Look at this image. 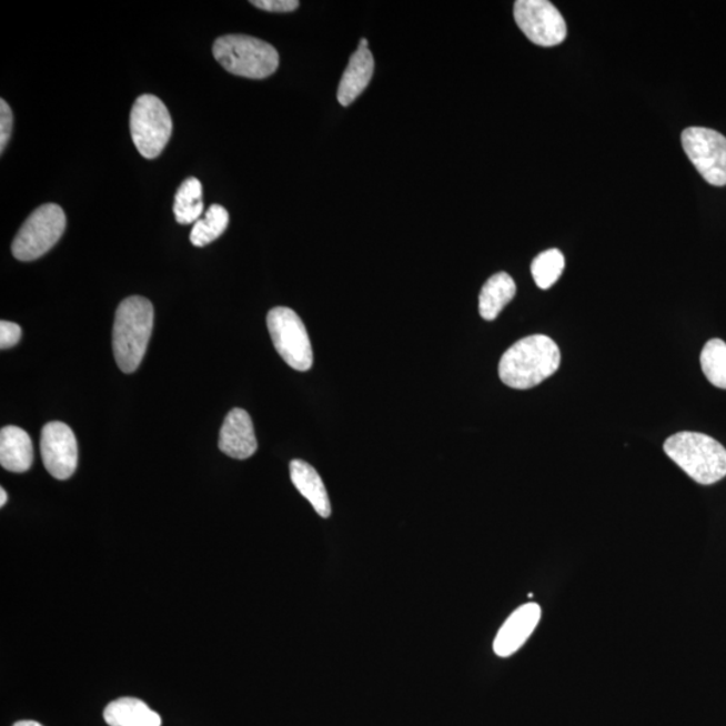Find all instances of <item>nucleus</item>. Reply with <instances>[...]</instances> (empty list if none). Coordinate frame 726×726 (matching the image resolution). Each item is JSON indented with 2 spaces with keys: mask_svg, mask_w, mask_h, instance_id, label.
Returning a JSON list of instances; mask_svg holds the SVG:
<instances>
[{
  "mask_svg": "<svg viewBox=\"0 0 726 726\" xmlns=\"http://www.w3.org/2000/svg\"><path fill=\"white\" fill-rule=\"evenodd\" d=\"M559 363L562 353L549 336H526L502 355L500 379L513 390H532L552 377L558 371Z\"/></svg>",
  "mask_w": 726,
  "mask_h": 726,
  "instance_id": "f257e3e1",
  "label": "nucleus"
},
{
  "mask_svg": "<svg viewBox=\"0 0 726 726\" xmlns=\"http://www.w3.org/2000/svg\"><path fill=\"white\" fill-rule=\"evenodd\" d=\"M154 329V307L149 299L130 296L120 303L113 324V354L121 372L138 371Z\"/></svg>",
  "mask_w": 726,
  "mask_h": 726,
  "instance_id": "f03ea898",
  "label": "nucleus"
},
{
  "mask_svg": "<svg viewBox=\"0 0 726 726\" xmlns=\"http://www.w3.org/2000/svg\"><path fill=\"white\" fill-rule=\"evenodd\" d=\"M664 450L677 466L699 484L708 486L726 476V450L704 433H675L667 438Z\"/></svg>",
  "mask_w": 726,
  "mask_h": 726,
  "instance_id": "7ed1b4c3",
  "label": "nucleus"
},
{
  "mask_svg": "<svg viewBox=\"0 0 726 726\" xmlns=\"http://www.w3.org/2000/svg\"><path fill=\"white\" fill-rule=\"evenodd\" d=\"M213 56L229 73L263 80L279 68V53L269 42L250 36H224L213 44Z\"/></svg>",
  "mask_w": 726,
  "mask_h": 726,
  "instance_id": "20e7f679",
  "label": "nucleus"
},
{
  "mask_svg": "<svg viewBox=\"0 0 726 726\" xmlns=\"http://www.w3.org/2000/svg\"><path fill=\"white\" fill-rule=\"evenodd\" d=\"M131 135L142 157L155 159L162 154L173 133L168 107L154 94H143L131 111Z\"/></svg>",
  "mask_w": 726,
  "mask_h": 726,
  "instance_id": "39448f33",
  "label": "nucleus"
},
{
  "mask_svg": "<svg viewBox=\"0 0 726 726\" xmlns=\"http://www.w3.org/2000/svg\"><path fill=\"white\" fill-rule=\"evenodd\" d=\"M67 228V215L56 203L34 210L12 242V254L21 261L43 256L60 241Z\"/></svg>",
  "mask_w": 726,
  "mask_h": 726,
  "instance_id": "423d86ee",
  "label": "nucleus"
},
{
  "mask_svg": "<svg viewBox=\"0 0 726 726\" xmlns=\"http://www.w3.org/2000/svg\"><path fill=\"white\" fill-rule=\"evenodd\" d=\"M273 346L286 365L298 372H307L314 363V353L307 329L294 310L272 309L266 316Z\"/></svg>",
  "mask_w": 726,
  "mask_h": 726,
  "instance_id": "0eeeda50",
  "label": "nucleus"
},
{
  "mask_svg": "<svg viewBox=\"0 0 726 726\" xmlns=\"http://www.w3.org/2000/svg\"><path fill=\"white\" fill-rule=\"evenodd\" d=\"M683 148L706 182L726 186V138L722 133L690 127L683 132Z\"/></svg>",
  "mask_w": 726,
  "mask_h": 726,
  "instance_id": "6e6552de",
  "label": "nucleus"
},
{
  "mask_svg": "<svg viewBox=\"0 0 726 726\" xmlns=\"http://www.w3.org/2000/svg\"><path fill=\"white\" fill-rule=\"evenodd\" d=\"M514 18L522 33L538 47H557L568 33L563 16L547 0H517Z\"/></svg>",
  "mask_w": 726,
  "mask_h": 726,
  "instance_id": "1a4fd4ad",
  "label": "nucleus"
},
{
  "mask_svg": "<svg viewBox=\"0 0 726 726\" xmlns=\"http://www.w3.org/2000/svg\"><path fill=\"white\" fill-rule=\"evenodd\" d=\"M41 456L44 468L59 481H67L79 464V445L74 432L65 423L53 422L43 426Z\"/></svg>",
  "mask_w": 726,
  "mask_h": 726,
  "instance_id": "9d476101",
  "label": "nucleus"
},
{
  "mask_svg": "<svg viewBox=\"0 0 726 726\" xmlns=\"http://www.w3.org/2000/svg\"><path fill=\"white\" fill-rule=\"evenodd\" d=\"M541 619V608L536 603L521 605L503 623L494 641V652L501 658L511 657L531 638Z\"/></svg>",
  "mask_w": 726,
  "mask_h": 726,
  "instance_id": "9b49d317",
  "label": "nucleus"
},
{
  "mask_svg": "<svg viewBox=\"0 0 726 726\" xmlns=\"http://www.w3.org/2000/svg\"><path fill=\"white\" fill-rule=\"evenodd\" d=\"M219 447L225 455L239 461L256 454L258 441L250 413L240 407L228 413L221 426Z\"/></svg>",
  "mask_w": 726,
  "mask_h": 726,
  "instance_id": "f8f14e48",
  "label": "nucleus"
},
{
  "mask_svg": "<svg viewBox=\"0 0 726 726\" xmlns=\"http://www.w3.org/2000/svg\"><path fill=\"white\" fill-rule=\"evenodd\" d=\"M374 73V59L371 50L359 48L350 57L349 65L343 73L340 87H337V101L341 105L349 107L360 98L371 82Z\"/></svg>",
  "mask_w": 726,
  "mask_h": 726,
  "instance_id": "ddd939ff",
  "label": "nucleus"
},
{
  "mask_svg": "<svg viewBox=\"0 0 726 726\" xmlns=\"http://www.w3.org/2000/svg\"><path fill=\"white\" fill-rule=\"evenodd\" d=\"M34 461V448L27 431L9 425L0 431V464L11 473H27Z\"/></svg>",
  "mask_w": 726,
  "mask_h": 726,
  "instance_id": "4468645a",
  "label": "nucleus"
},
{
  "mask_svg": "<svg viewBox=\"0 0 726 726\" xmlns=\"http://www.w3.org/2000/svg\"><path fill=\"white\" fill-rule=\"evenodd\" d=\"M290 475L298 492L311 503L314 511L322 518L331 517V503L327 490L317 471L307 462L295 458L290 464Z\"/></svg>",
  "mask_w": 726,
  "mask_h": 726,
  "instance_id": "2eb2a0df",
  "label": "nucleus"
},
{
  "mask_svg": "<svg viewBox=\"0 0 726 726\" xmlns=\"http://www.w3.org/2000/svg\"><path fill=\"white\" fill-rule=\"evenodd\" d=\"M517 294V285L506 272L496 273L484 283L480 295V314L484 321H495Z\"/></svg>",
  "mask_w": 726,
  "mask_h": 726,
  "instance_id": "dca6fc26",
  "label": "nucleus"
},
{
  "mask_svg": "<svg viewBox=\"0 0 726 726\" xmlns=\"http://www.w3.org/2000/svg\"><path fill=\"white\" fill-rule=\"evenodd\" d=\"M203 210L202 183L196 178H188L178 189L174 203L175 219L182 225L195 224Z\"/></svg>",
  "mask_w": 726,
  "mask_h": 726,
  "instance_id": "f3484780",
  "label": "nucleus"
},
{
  "mask_svg": "<svg viewBox=\"0 0 726 726\" xmlns=\"http://www.w3.org/2000/svg\"><path fill=\"white\" fill-rule=\"evenodd\" d=\"M229 225V213L221 205L209 208L205 219L199 220L191 231L190 240L194 246H206L224 234Z\"/></svg>",
  "mask_w": 726,
  "mask_h": 726,
  "instance_id": "a211bd4d",
  "label": "nucleus"
},
{
  "mask_svg": "<svg viewBox=\"0 0 726 726\" xmlns=\"http://www.w3.org/2000/svg\"><path fill=\"white\" fill-rule=\"evenodd\" d=\"M700 367L712 385L726 390V343L710 340L700 353Z\"/></svg>",
  "mask_w": 726,
  "mask_h": 726,
  "instance_id": "6ab92c4d",
  "label": "nucleus"
},
{
  "mask_svg": "<svg viewBox=\"0 0 726 726\" xmlns=\"http://www.w3.org/2000/svg\"><path fill=\"white\" fill-rule=\"evenodd\" d=\"M565 269L564 254L558 250H549L540 253L532 263V275L534 282L541 290H549L558 282Z\"/></svg>",
  "mask_w": 726,
  "mask_h": 726,
  "instance_id": "aec40b11",
  "label": "nucleus"
},
{
  "mask_svg": "<svg viewBox=\"0 0 726 726\" xmlns=\"http://www.w3.org/2000/svg\"><path fill=\"white\" fill-rule=\"evenodd\" d=\"M149 709V705L138 698H119L107 706L104 719L110 726H130Z\"/></svg>",
  "mask_w": 726,
  "mask_h": 726,
  "instance_id": "412c9836",
  "label": "nucleus"
},
{
  "mask_svg": "<svg viewBox=\"0 0 726 726\" xmlns=\"http://www.w3.org/2000/svg\"><path fill=\"white\" fill-rule=\"evenodd\" d=\"M12 124H14V118H12L11 108L2 99L0 100V152L2 154L11 138Z\"/></svg>",
  "mask_w": 726,
  "mask_h": 726,
  "instance_id": "4be33fe9",
  "label": "nucleus"
},
{
  "mask_svg": "<svg viewBox=\"0 0 726 726\" xmlns=\"http://www.w3.org/2000/svg\"><path fill=\"white\" fill-rule=\"evenodd\" d=\"M22 330L17 323L2 321L0 322V349H11L21 341Z\"/></svg>",
  "mask_w": 726,
  "mask_h": 726,
  "instance_id": "5701e85b",
  "label": "nucleus"
},
{
  "mask_svg": "<svg viewBox=\"0 0 726 726\" xmlns=\"http://www.w3.org/2000/svg\"><path fill=\"white\" fill-rule=\"evenodd\" d=\"M254 8L271 12H291L299 8L298 0H252Z\"/></svg>",
  "mask_w": 726,
  "mask_h": 726,
  "instance_id": "b1692460",
  "label": "nucleus"
},
{
  "mask_svg": "<svg viewBox=\"0 0 726 726\" xmlns=\"http://www.w3.org/2000/svg\"><path fill=\"white\" fill-rule=\"evenodd\" d=\"M161 725H162L161 716H159L157 712L149 709L148 712L143 713L142 716L135 719V722H133L130 726H161Z\"/></svg>",
  "mask_w": 726,
  "mask_h": 726,
  "instance_id": "393cba45",
  "label": "nucleus"
},
{
  "mask_svg": "<svg viewBox=\"0 0 726 726\" xmlns=\"http://www.w3.org/2000/svg\"><path fill=\"white\" fill-rule=\"evenodd\" d=\"M6 502H8V493H6L4 488H0V506H4Z\"/></svg>",
  "mask_w": 726,
  "mask_h": 726,
  "instance_id": "a878e982",
  "label": "nucleus"
},
{
  "mask_svg": "<svg viewBox=\"0 0 726 726\" xmlns=\"http://www.w3.org/2000/svg\"><path fill=\"white\" fill-rule=\"evenodd\" d=\"M14 726H43V725L40 724V723L30 722V719H27V722H18L17 724H14Z\"/></svg>",
  "mask_w": 726,
  "mask_h": 726,
  "instance_id": "bb28decb",
  "label": "nucleus"
},
{
  "mask_svg": "<svg viewBox=\"0 0 726 726\" xmlns=\"http://www.w3.org/2000/svg\"><path fill=\"white\" fill-rule=\"evenodd\" d=\"M367 44L369 42L366 38H362V40L360 41V48L367 49Z\"/></svg>",
  "mask_w": 726,
  "mask_h": 726,
  "instance_id": "cd10ccee",
  "label": "nucleus"
}]
</instances>
